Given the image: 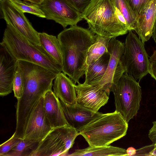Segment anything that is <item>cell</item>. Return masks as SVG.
Returning a JSON list of instances; mask_svg holds the SVG:
<instances>
[{"mask_svg":"<svg viewBox=\"0 0 156 156\" xmlns=\"http://www.w3.org/2000/svg\"><path fill=\"white\" fill-rule=\"evenodd\" d=\"M110 58L108 52L87 66L85 70L84 84L94 85L102 78L106 70Z\"/></svg>","mask_w":156,"mask_h":156,"instance_id":"cell-19","label":"cell"},{"mask_svg":"<svg viewBox=\"0 0 156 156\" xmlns=\"http://www.w3.org/2000/svg\"><path fill=\"white\" fill-rule=\"evenodd\" d=\"M44 108L46 116L52 128L68 125L60 100L52 90L44 96Z\"/></svg>","mask_w":156,"mask_h":156,"instance_id":"cell-17","label":"cell"},{"mask_svg":"<svg viewBox=\"0 0 156 156\" xmlns=\"http://www.w3.org/2000/svg\"><path fill=\"white\" fill-rule=\"evenodd\" d=\"M20 139L16 136L14 133L8 140L1 144L0 156H4L17 144Z\"/></svg>","mask_w":156,"mask_h":156,"instance_id":"cell-27","label":"cell"},{"mask_svg":"<svg viewBox=\"0 0 156 156\" xmlns=\"http://www.w3.org/2000/svg\"><path fill=\"white\" fill-rule=\"evenodd\" d=\"M70 156H128L126 150L110 145L92 147L89 146L83 149H75Z\"/></svg>","mask_w":156,"mask_h":156,"instance_id":"cell-20","label":"cell"},{"mask_svg":"<svg viewBox=\"0 0 156 156\" xmlns=\"http://www.w3.org/2000/svg\"><path fill=\"white\" fill-rule=\"evenodd\" d=\"M156 18V0H153L137 16L134 30L144 43L149 40Z\"/></svg>","mask_w":156,"mask_h":156,"instance_id":"cell-16","label":"cell"},{"mask_svg":"<svg viewBox=\"0 0 156 156\" xmlns=\"http://www.w3.org/2000/svg\"><path fill=\"white\" fill-rule=\"evenodd\" d=\"M95 42L89 48L87 52V67L108 52V47L111 39L96 34Z\"/></svg>","mask_w":156,"mask_h":156,"instance_id":"cell-22","label":"cell"},{"mask_svg":"<svg viewBox=\"0 0 156 156\" xmlns=\"http://www.w3.org/2000/svg\"><path fill=\"white\" fill-rule=\"evenodd\" d=\"M150 63L156 62V49L149 58Z\"/></svg>","mask_w":156,"mask_h":156,"instance_id":"cell-35","label":"cell"},{"mask_svg":"<svg viewBox=\"0 0 156 156\" xmlns=\"http://www.w3.org/2000/svg\"><path fill=\"white\" fill-rule=\"evenodd\" d=\"M117 9L125 18L129 30H134L136 17L127 0H112Z\"/></svg>","mask_w":156,"mask_h":156,"instance_id":"cell-24","label":"cell"},{"mask_svg":"<svg viewBox=\"0 0 156 156\" xmlns=\"http://www.w3.org/2000/svg\"><path fill=\"white\" fill-rule=\"evenodd\" d=\"M75 88L76 103L91 111L98 112L108 102L109 96L94 86L79 83Z\"/></svg>","mask_w":156,"mask_h":156,"instance_id":"cell-13","label":"cell"},{"mask_svg":"<svg viewBox=\"0 0 156 156\" xmlns=\"http://www.w3.org/2000/svg\"><path fill=\"white\" fill-rule=\"evenodd\" d=\"M73 81L64 73L58 74L54 80L53 92L64 103L71 105L76 103V94Z\"/></svg>","mask_w":156,"mask_h":156,"instance_id":"cell-18","label":"cell"},{"mask_svg":"<svg viewBox=\"0 0 156 156\" xmlns=\"http://www.w3.org/2000/svg\"><path fill=\"white\" fill-rule=\"evenodd\" d=\"M149 73L156 80V62L150 63Z\"/></svg>","mask_w":156,"mask_h":156,"instance_id":"cell-32","label":"cell"},{"mask_svg":"<svg viewBox=\"0 0 156 156\" xmlns=\"http://www.w3.org/2000/svg\"><path fill=\"white\" fill-rule=\"evenodd\" d=\"M124 48V43L116 39V37L111 38L108 47L109 60L105 73L100 81L92 85L103 91L108 96L113 86L125 73L121 62Z\"/></svg>","mask_w":156,"mask_h":156,"instance_id":"cell-9","label":"cell"},{"mask_svg":"<svg viewBox=\"0 0 156 156\" xmlns=\"http://www.w3.org/2000/svg\"><path fill=\"white\" fill-rule=\"evenodd\" d=\"M89 28L97 35L116 37L127 33V26L119 19L112 0H92L82 13Z\"/></svg>","mask_w":156,"mask_h":156,"instance_id":"cell-3","label":"cell"},{"mask_svg":"<svg viewBox=\"0 0 156 156\" xmlns=\"http://www.w3.org/2000/svg\"><path fill=\"white\" fill-rule=\"evenodd\" d=\"M17 60L37 64L58 74L62 68L41 46L34 44L12 26L7 24L0 43Z\"/></svg>","mask_w":156,"mask_h":156,"instance_id":"cell-4","label":"cell"},{"mask_svg":"<svg viewBox=\"0 0 156 156\" xmlns=\"http://www.w3.org/2000/svg\"><path fill=\"white\" fill-rule=\"evenodd\" d=\"M116 111L127 122L136 115L141 99V87L134 78L123 74L112 89Z\"/></svg>","mask_w":156,"mask_h":156,"instance_id":"cell-6","label":"cell"},{"mask_svg":"<svg viewBox=\"0 0 156 156\" xmlns=\"http://www.w3.org/2000/svg\"><path fill=\"white\" fill-rule=\"evenodd\" d=\"M154 144L143 147L140 149L136 150L134 155H148L151 156V153L154 149Z\"/></svg>","mask_w":156,"mask_h":156,"instance_id":"cell-30","label":"cell"},{"mask_svg":"<svg viewBox=\"0 0 156 156\" xmlns=\"http://www.w3.org/2000/svg\"></svg>","mask_w":156,"mask_h":156,"instance_id":"cell-38","label":"cell"},{"mask_svg":"<svg viewBox=\"0 0 156 156\" xmlns=\"http://www.w3.org/2000/svg\"><path fill=\"white\" fill-rule=\"evenodd\" d=\"M90 30L76 25L66 29L58 35L62 54V72L76 84L85 74L88 50L96 40Z\"/></svg>","mask_w":156,"mask_h":156,"instance_id":"cell-1","label":"cell"},{"mask_svg":"<svg viewBox=\"0 0 156 156\" xmlns=\"http://www.w3.org/2000/svg\"><path fill=\"white\" fill-rule=\"evenodd\" d=\"M79 132L69 125L53 128L30 156H66Z\"/></svg>","mask_w":156,"mask_h":156,"instance_id":"cell-8","label":"cell"},{"mask_svg":"<svg viewBox=\"0 0 156 156\" xmlns=\"http://www.w3.org/2000/svg\"><path fill=\"white\" fill-rule=\"evenodd\" d=\"M40 142L20 139L17 144L4 156H30Z\"/></svg>","mask_w":156,"mask_h":156,"instance_id":"cell-23","label":"cell"},{"mask_svg":"<svg viewBox=\"0 0 156 156\" xmlns=\"http://www.w3.org/2000/svg\"><path fill=\"white\" fill-rule=\"evenodd\" d=\"M136 17L140 12L153 0H127Z\"/></svg>","mask_w":156,"mask_h":156,"instance_id":"cell-28","label":"cell"},{"mask_svg":"<svg viewBox=\"0 0 156 156\" xmlns=\"http://www.w3.org/2000/svg\"><path fill=\"white\" fill-rule=\"evenodd\" d=\"M60 102L68 125L78 132L103 114L98 112L91 111L77 103L71 105L60 100Z\"/></svg>","mask_w":156,"mask_h":156,"instance_id":"cell-15","label":"cell"},{"mask_svg":"<svg viewBox=\"0 0 156 156\" xmlns=\"http://www.w3.org/2000/svg\"><path fill=\"white\" fill-rule=\"evenodd\" d=\"M14 6L24 13H28L42 18H45L44 13L39 5L20 0H9Z\"/></svg>","mask_w":156,"mask_h":156,"instance_id":"cell-25","label":"cell"},{"mask_svg":"<svg viewBox=\"0 0 156 156\" xmlns=\"http://www.w3.org/2000/svg\"><path fill=\"white\" fill-rule=\"evenodd\" d=\"M151 156H156V143L154 144V148L151 153Z\"/></svg>","mask_w":156,"mask_h":156,"instance_id":"cell-37","label":"cell"},{"mask_svg":"<svg viewBox=\"0 0 156 156\" xmlns=\"http://www.w3.org/2000/svg\"><path fill=\"white\" fill-rule=\"evenodd\" d=\"M152 36L154 41L156 43V18L154 24Z\"/></svg>","mask_w":156,"mask_h":156,"instance_id":"cell-34","label":"cell"},{"mask_svg":"<svg viewBox=\"0 0 156 156\" xmlns=\"http://www.w3.org/2000/svg\"><path fill=\"white\" fill-rule=\"evenodd\" d=\"M128 123L116 111L103 114L79 132L89 146H105L124 136L126 134Z\"/></svg>","mask_w":156,"mask_h":156,"instance_id":"cell-5","label":"cell"},{"mask_svg":"<svg viewBox=\"0 0 156 156\" xmlns=\"http://www.w3.org/2000/svg\"><path fill=\"white\" fill-rule=\"evenodd\" d=\"M126 151L128 156H133L136 153V150L133 147H129L127 149Z\"/></svg>","mask_w":156,"mask_h":156,"instance_id":"cell-33","label":"cell"},{"mask_svg":"<svg viewBox=\"0 0 156 156\" xmlns=\"http://www.w3.org/2000/svg\"><path fill=\"white\" fill-rule=\"evenodd\" d=\"M128 32L121 62L125 73L139 81L149 73L150 62L144 43L132 30H129Z\"/></svg>","mask_w":156,"mask_h":156,"instance_id":"cell-7","label":"cell"},{"mask_svg":"<svg viewBox=\"0 0 156 156\" xmlns=\"http://www.w3.org/2000/svg\"><path fill=\"white\" fill-rule=\"evenodd\" d=\"M82 14L92 0H65Z\"/></svg>","mask_w":156,"mask_h":156,"instance_id":"cell-29","label":"cell"},{"mask_svg":"<svg viewBox=\"0 0 156 156\" xmlns=\"http://www.w3.org/2000/svg\"><path fill=\"white\" fill-rule=\"evenodd\" d=\"M0 9L7 24L13 27L34 44L40 46L38 32L33 27L24 13L8 0H1Z\"/></svg>","mask_w":156,"mask_h":156,"instance_id":"cell-11","label":"cell"},{"mask_svg":"<svg viewBox=\"0 0 156 156\" xmlns=\"http://www.w3.org/2000/svg\"><path fill=\"white\" fill-rule=\"evenodd\" d=\"M19 61L23 70L24 90L16 106V127L23 128L29 115L39 100L52 90L57 74L41 66Z\"/></svg>","mask_w":156,"mask_h":156,"instance_id":"cell-2","label":"cell"},{"mask_svg":"<svg viewBox=\"0 0 156 156\" xmlns=\"http://www.w3.org/2000/svg\"><path fill=\"white\" fill-rule=\"evenodd\" d=\"M39 5L48 20L55 21L65 28L76 25L82 14L65 0H43Z\"/></svg>","mask_w":156,"mask_h":156,"instance_id":"cell-10","label":"cell"},{"mask_svg":"<svg viewBox=\"0 0 156 156\" xmlns=\"http://www.w3.org/2000/svg\"><path fill=\"white\" fill-rule=\"evenodd\" d=\"M153 126L150 130L148 133V137L152 142L155 144L156 143V121L153 122Z\"/></svg>","mask_w":156,"mask_h":156,"instance_id":"cell-31","label":"cell"},{"mask_svg":"<svg viewBox=\"0 0 156 156\" xmlns=\"http://www.w3.org/2000/svg\"><path fill=\"white\" fill-rule=\"evenodd\" d=\"M53 129L45 113L43 96L30 113L25 124L21 139L40 142Z\"/></svg>","mask_w":156,"mask_h":156,"instance_id":"cell-12","label":"cell"},{"mask_svg":"<svg viewBox=\"0 0 156 156\" xmlns=\"http://www.w3.org/2000/svg\"><path fill=\"white\" fill-rule=\"evenodd\" d=\"M39 5L43 0H23Z\"/></svg>","mask_w":156,"mask_h":156,"instance_id":"cell-36","label":"cell"},{"mask_svg":"<svg viewBox=\"0 0 156 156\" xmlns=\"http://www.w3.org/2000/svg\"><path fill=\"white\" fill-rule=\"evenodd\" d=\"M13 87L14 96L17 100L21 98L23 94L24 90V73L22 66L18 60Z\"/></svg>","mask_w":156,"mask_h":156,"instance_id":"cell-26","label":"cell"},{"mask_svg":"<svg viewBox=\"0 0 156 156\" xmlns=\"http://www.w3.org/2000/svg\"><path fill=\"white\" fill-rule=\"evenodd\" d=\"M38 37L41 46L62 69V54L58 38L44 32L39 33Z\"/></svg>","mask_w":156,"mask_h":156,"instance_id":"cell-21","label":"cell"},{"mask_svg":"<svg viewBox=\"0 0 156 156\" xmlns=\"http://www.w3.org/2000/svg\"><path fill=\"white\" fill-rule=\"evenodd\" d=\"M18 60L0 43V95L6 96L13 90V82Z\"/></svg>","mask_w":156,"mask_h":156,"instance_id":"cell-14","label":"cell"}]
</instances>
